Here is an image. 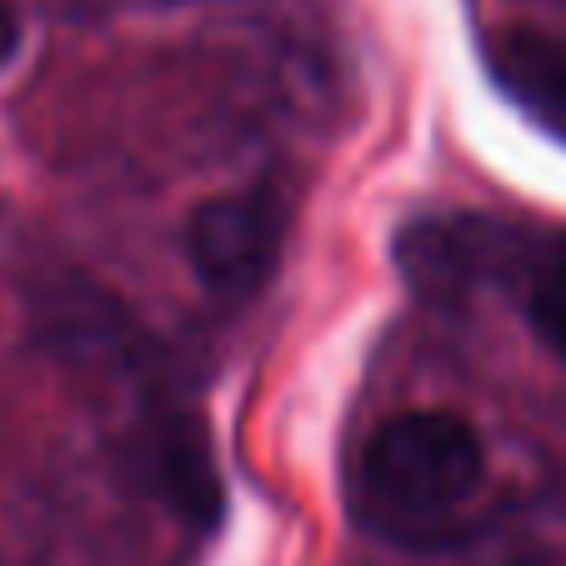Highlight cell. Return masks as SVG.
I'll return each mask as SVG.
<instances>
[{"instance_id": "obj_7", "label": "cell", "mask_w": 566, "mask_h": 566, "mask_svg": "<svg viewBox=\"0 0 566 566\" xmlns=\"http://www.w3.org/2000/svg\"><path fill=\"white\" fill-rule=\"evenodd\" d=\"M502 566H556L552 556H506Z\"/></svg>"}, {"instance_id": "obj_2", "label": "cell", "mask_w": 566, "mask_h": 566, "mask_svg": "<svg viewBox=\"0 0 566 566\" xmlns=\"http://www.w3.org/2000/svg\"><path fill=\"white\" fill-rule=\"evenodd\" d=\"M286 247V201L271 186L216 196L186 226V261L201 286L221 296H251L271 281Z\"/></svg>"}, {"instance_id": "obj_3", "label": "cell", "mask_w": 566, "mask_h": 566, "mask_svg": "<svg viewBox=\"0 0 566 566\" xmlns=\"http://www.w3.org/2000/svg\"><path fill=\"white\" fill-rule=\"evenodd\" d=\"M486 71L512 106H522L542 130L566 140V35L512 25L486 41Z\"/></svg>"}, {"instance_id": "obj_4", "label": "cell", "mask_w": 566, "mask_h": 566, "mask_svg": "<svg viewBox=\"0 0 566 566\" xmlns=\"http://www.w3.org/2000/svg\"><path fill=\"white\" fill-rule=\"evenodd\" d=\"M136 467L176 512H186L201 526L216 522V512H221V476H216L206 431L191 417H166L140 431Z\"/></svg>"}, {"instance_id": "obj_6", "label": "cell", "mask_w": 566, "mask_h": 566, "mask_svg": "<svg viewBox=\"0 0 566 566\" xmlns=\"http://www.w3.org/2000/svg\"><path fill=\"white\" fill-rule=\"evenodd\" d=\"M15 51H21V15L11 0H0V71L15 61Z\"/></svg>"}, {"instance_id": "obj_1", "label": "cell", "mask_w": 566, "mask_h": 566, "mask_svg": "<svg viewBox=\"0 0 566 566\" xmlns=\"http://www.w3.org/2000/svg\"><path fill=\"white\" fill-rule=\"evenodd\" d=\"M486 447L457 411H401L366 437L352 476V506L361 526L396 542L447 522L476 496Z\"/></svg>"}, {"instance_id": "obj_5", "label": "cell", "mask_w": 566, "mask_h": 566, "mask_svg": "<svg viewBox=\"0 0 566 566\" xmlns=\"http://www.w3.org/2000/svg\"><path fill=\"white\" fill-rule=\"evenodd\" d=\"M526 321H532L536 342L566 361V235L536 256L526 276Z\"/></svg>"}]
</instances>
